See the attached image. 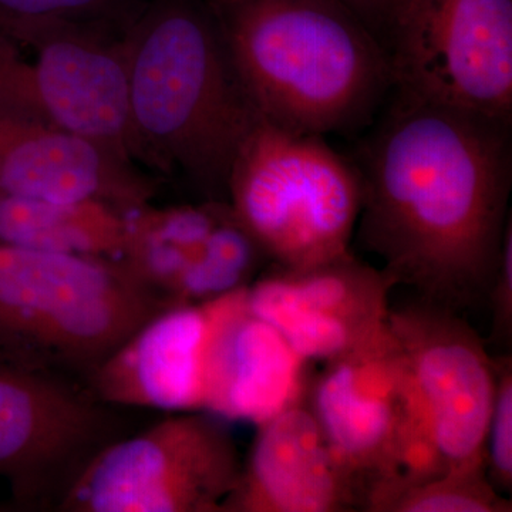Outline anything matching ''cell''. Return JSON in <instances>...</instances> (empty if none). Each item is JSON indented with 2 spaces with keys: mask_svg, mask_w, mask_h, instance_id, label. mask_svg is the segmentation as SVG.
Listing matches in <instances>:
<instances>
[{
  "mask_svg": "<svg viewBox=\"0 0 512 512\" xmlns=\"http://www.w3.org/2000/svg\"><path fill=\"white\" fill-rule=\"evenodd\" d=\"M353 164L357 239L394 285L456 312L487 303L511 224L512 121L392 90Z\"/></svg>",
  "mask_w": 512,
  "mask_h": 512,
  "instance_id": "1",
  "label": "cell"
},
{
  "mask_svg": "<svg viewBox=\"0 0 512 512\" xmlns=\"http://www.w3.org/2000/svg\"><path fill=\"white\" fill-rule=\"evenodd\" d=\"M137 161L180 173L228 202L232 165L262 114L239 80L204 0H150L127 30Z\"/></svg>",
  "mask_w": 512,
  "mask_h": 512,
  "instance_id": "2",
  "label": "cell"
},
{
  "mask_svg": "<svg viewBox=\"0 0 512 512\" xmlns=\"http://www.w3.org/2000/svg\"><path fill=\"white\" fill-rule=\"evenodd\" d=\"M265 120L295 133L352 134L393 90L382 42L340 0H204Z\"/></svg>",
  "mask_w": 512,
  "mask_h": 512,
  "instance_id": "3",
  "label": "cell"
},
{
  "mask_svg": "<svg viewBox=\"0 0 512 512\" xmlns=\"http://www.w3.org/2000/svg\"><path fill=\"white\" fill-rule=\"evenodd\" d=\"M173 302L121 258L0 244V359L82 384Z\"/></svg>",
  "mask_w": 512,
  "mask_h": 512,
  "instance_id": "4",
  "label": "cell"
},
{
  "mask_svg": "<svg viewBox=\"0 0 512 512\" xmlns=\"http://www.w3.org/2000/svg\"><path fill=\"white\" fill-rule=\"evenodd\" d=\"M228 204L269 265L309 268L350 251L362 181L325 137L261 117L232 165Z\"/></svg>",
  "mask_w": 512,
  "mask_h": 512,
  "instance_id": "5",
  "label": "cell"
},
{
  "mask_svg": "<svg viewBox=\"0 0 512 512\" xmlns=\"http://www.w3.org/2000/svg\"><path fill=\"white\" fill-rule=\"evenodd\" d=\"M340 467L360 498L390 478L444 473L426 404L392 332L325 363L306 389Z\"/></svg>",
  "mask_w": 512,
  "mask_h": 512,
  "instance_id": "6",
  "label": "cell"
},
{
  "mask_svg": "<svg viewBox=\"0 0 512 512\" xmlns=\"http://www.w3.org/2000/svg\"><path fill=\"white\" fill-rule=\"evenodd\" d=\"M242 470L227 420L180 412L99 451L57 511L224 512Z\"/></svg>",
  "mask_w": 512,
  "mask_h": 512,
  "instance_id": "7",
  "label": "cell"
},
{
  "mask_svg": "<svg viewBox=\"0 0 512 512\" xmlns=\"http://www.w3.org/2000/svg\"><path fill=\"white\" fill-rule=\"evenodd\" d=\"M124 36L59 26L18 43L0 33V104L136 164Z\"/></svg>",
  "mask_w": 512,
  "mask_h": 512,
  "instance_id": "8",
  "label": "cell"
},
{
  "mask_svg": "<svg viewBox=\"0 0 512 512\" xmlns=\"http://www.w3.org/2000/svg\"><path fill=\"white\" fill-rule=\"evenodd\" d=\"M386 50L396 92L512 121V0H409Z\"/></svg>",
  "mask_w": 512,
  "mask_h": 512,
  "instance_id": "9",
  "label": "cell"
},
{
  "mask_svg": "<svg viewBox=\"0 0 512 512\" xmlns=\"http://www.w3.org/2000/svg\"><path fill=\"white\" fill-rule=\"evenodd\" d=\"M127 434L117 407L82 384L0 359V478L12 510L57 511L87 463Z\"/></svg>",
  "mask_w": 512,
  "mask_h": 512,
  "instance_id": "10",
  "label": "cell"
},
{
  "mask_svg": "<svg viewBox=\"0 0 512 512\" xmlns=\"http://www.w3.org/2000/svg\"><path fill=\"white\" fill-rule=\"evenodd\" d=\"M390 332L402 349L446 470H487V434L495 360L460 312L416 301L390 308Z\"/></svg>",
  "mask_w": 512,
  "mask_h": 512,
  "instance_id": "11",
  "label": "cell"
},
{
  "mask_svg": "<svg viewBox=\"0 0 512 512\" xmlns=\"http://www.w3.org/2000/svg\"><path fill=\"white\" fill-rule=\"evenodd\" d=\"M393 279L352 252L309 268L271 265L247 288L249 311L305 362H329L387 328Z\"/></svg>",
  "mask_w": 512,
  "mask_h": 512,
  "instance_id": "12",
  "label": "cell"
},
{
  "mask_svg": "<svg viewBox=\"0 0 512 512\" xmlns=\"http://www.w3.org/2000/svg\"><path fill=\"white\" fill-rule=\"evenodd\" d=\"M157 187L92 141L0 104V195L99 201L130 215L148 207Z\"/></svg>",
  "mask_w": 512,
  "mask_h": 512,
  "instance_id": "13",
  "label": "cell"
},
{
  "mask_svg": "<svg viewBox=\"0 0 512 512\" xmlns=\"http://www.w3.org/2000/svg\"><path fill=\"white\" fill-rule=\"evenodd\" d=\"M217 313L218 298L158 313L101 363L86 389L114 407L202 412L205 359Z\"/></svg>",
  "mask_w": 512,
  "mask_h": 512,
  "instance_id": "14",
  "label": "cell"
},
{
  "mask_svg": "<svg viewBox=\"0 0 512 512\" xmlns=\"http://www.w3.org/2000/svg\"><path fill=\"white\" fill-rule=\"evenodd\" d=\"M247 288L218 298L204 370V412L256 426L305 399V360L249 311Z\"/></svg>",
  "mask_w": 512,
  "mask_h": 512,
  "instance_id": "15",
  "label": "cell"
},
{
  "mask_svg": "<svg viewBox=\"0 0 512 512\" xmlns=\"http://www.w3.org/2000/svg\"><path fill=\"white\" fill-rule=\"evenodd\" d=\"M224 512H346L362 498L305 399L259 424Z\"/></svg>",
  "mask_w": 512,
  "mask_h": 512,
  "instance_id": "16",
  "label": "cell"
},
{
  "mask_svg": "<svg viewBox=\"0 0 512 512\" xmlns=\"http://www.w3.org/2000/svg\"><path fill=\"white\" fill-rule=\"evenodd\" d=\"M127 215L99 201L57 202L0 195V244L120 258Z\"/></svg>",
  "mask_w": 512,
  "mask_h": 512,
  "instance_id": "17",
  "label": "cell"
},
{
  "mask_svg": "<svg viewBox=\"0 0 512 512\" xmlns=\"http://www.w3.org/2000/svg\"><path fill=\"white\" fill-rule=\"evenodd\" d=\"M510 500L494 487L487 470H447L423 480L394 477L370 488L369 512H511Z\"/></svg>",
  "mask_w": 512,
  "mask_h": 512,
  "instance_id": "18",
  "label": "cell"
},
{
  "mask_svg": "<svg viewBox=\"0 0 512 512\" xmlns=\"http://www.w3.org/2000/svg\"><path fill=\"white\" fill-rule=\"evenodd\" d=\"M262 264H269L268 259L239 224L229 205L212 229L200 256L181 279L175 302L194 305L245 288L251 285L249 282Z\"/></svg>",
  "mask_w": 512,
  "mask_h": 512,
  "instance_id": "19",
  "label": "cell"
},
{
  "mask_svg": "<svg viewBox=\"0 0 512 512\" xmlns=\"http://www.w3.org/2000/svg\"><path fill=\"white\" fill-rule=\"evenodd\" d=\"M150 0H0V33L23 42L33 33L80 26L126 35Z\"/></svg>",
  "mask_w": 512,
  "mask_h": 512,
  "instance_id": "20",
  "label": "cell"
},
{
  "mask_svg": "<svg viewBox=\"0 0 512 512\" xmlns=\"http://www.w3.org/2000/svg\"><path fill=\"white\" fill-rule=\"evenodd\" d=\"M495 394L487 434V476L500 493L512 488V357H494Z\"/></svg>",
  "mask_w": 512,
  "mask_h": 512,
  "instance_id": "21",
  "label": "cell"
},
{
  "mask_svg": "<svg viewBox=\"0 0 512 512\" xmlns=\"http://www.w3.org/2000/svg\"><path fill=\"white\" fill-rule=\"evenodd\" d=\"M487 305L493 313L491 340L503 349L511 348L512 340V222L505 232L500 264Z\"/></svg>",
  "mask_w": 512,
  "mask_h": 512,
  "instance_id": "22",
  "label": "cell"
},
{
  "mask_svg": "<svg viewBox=\"0 0 512 512\" xmlns=\"http://www.w3.org/2000/svg\"><path fill=\"white\" fill-rule=\"evenodd\" d=\"M355 13L360 22L382 42L386 49L387 39L394 22L409 0H340Z\"/></svg>",
  "mask_w": 512,
  "mask_h": 512,
  "instance_id": "23",
  "label": "cell"
}]
</instances>
